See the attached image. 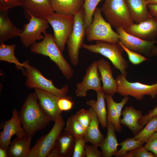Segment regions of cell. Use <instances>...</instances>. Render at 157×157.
Instances as JSON below:
<instances>
[{"label": "cell", "mask_w": 157, "mask_h": 157, "mask_svg": "<svg viewBox=\"0 0 157 157\" xmlns=\"http://www.w3.org/2000/svg\"><path fill=\"white\" fill-rule=\"evenodd\" d=\"M82 47L89 51L99 54L108 58L115 68L126 77L127 72L126 69L129 67V63L123 56L122 53L124 50L119 44L97 41L94 44H88L83 43Z\"/></svg>", "instance_id": "obj_3"}, {"label": "cell", "mask_w": 157, "mask_h": 157, "mask_svg": "<svg viewBox=\"0 0 157 157\" xmlns=\"http://www.w3.org/2000/svg\"><path fill=\"white\" fill-rule=\"evenodd\" d=\"M64 129L73 135L76 139L84 136L86 130L73 115L67 119Z\"/></svg>", "instance_id": "obj_31"}, {"label": "cell", "mask_w": 157, "mask_h": 157, "mask_svg": "<svg viewBox=\"0 0 157 157\" xmlns=\"http://www.w3.org/2000/svg\"><path fill=\"white\" fill-rule=\"evenodd\" d=\"M100 8L107 22L116 29L134 23L125 0H104Z\"/></svg>", "instance_id": "obj_4"}, {"label": "cell", "mask_w": 157, "mask_h": 157, "mask_svg": "<svg viewBox=\"0 0 157 157\" xmlns=\"http://www.w3.org/2000/svg\"><path fill=\"white\" fill-rule=\"evenodd\" d=\"M119 35V41L129 49L147 56H150L152 50L155 47L157 41L143 40L131 35L122 27L116 29Z\"/></svg>", "instance_id": "obj_13"}, {"label": "cell", "mask_w": 157, "mask_h": 157, "mask_svg": "<svg viewBox=\"0 0 157 157\" xmlns=\"http://www.w3.org/2000/svg\"><path fill=\"white\" fill-rule=\"evenodd\" d=\"M102 0H85L84 9V20L85 29L91 24L93 19L94 11L99 3Z\"/></svg>", "instance_id": "obj_33"}, {"label": "cell", "mask_w": 157, "mask_h": 157, "mask_svg": "<svg viewBox=\"0 0 157 157\" xmlns=\"http://www.w3.org/2000/svg\"><path fill=\"white\" fill-rule=\"evenodd\" d=\"M57 104L59 109L62 112L71 110L74 105L71 97L67 96L59 97Z\"/></svg>", "instance_id": "obj_37"}, {"label": "cell", "mask_w": 157, "mask_h": 157, "mask_svg": "<svg viewBox=\"0 0 157 157\" xmlns=\"http://www.w3.org/2000/svg\"><path fill=\"white\" fill-rule=\"evenodd\" d=\"M105 99L108 108L107 123H112L115 126V131L120 132L122 130V127L118 117L115 101L113 96L105 94Z\"/></svg>", "instance_id": "obj_29"}, {"label": "cell", "mask_w": 157, "mask_h": 157, "mask_svg": "<svg viewBox=\"0 0 157 157\" xmlns=\"http://www.w3.org/2000/svg\"><path fill=\"white\" fill-rule=\"evenodd\" d=\"M84 13L83 8L74 15V27L66 42L70 61L75 67L77 66L79 63V51L82 47L85 35Z\"/></svg>", "instance_id": "obj_7"}, {"label": "cell", "mask_w": 157, "mask_h": 157, "mask_svg": "<svg viewBox=\"0 0 157 157\" xmlns=\"http://www.w3.org/2000/svg\"><path fill=\"white\" fill-rule=\"evenodd\" d=\"M146 142L144 146L145 148L157 157V133H154Z\"/></svg>", "instance_id": "obj_38"}, {"label": "cell", "mask_w": 157, "mask_h": 157, "mask_svg": "<svg viewBox=\"0 0 157 157\" xmlns=\"http://www.w3.org/2000/svg\"><path fill=\"white\" fill-rule=\"evenodd\" d=\"M38 101L35 91L29 94L19 112L23 128L28 135L32 137L36 132L45 128L50 122L41 109Z\"/></svg>", "instance_id": "obj_1"}, {"label": "cell", "mask_w": 157, "mask_h": 157, "mask_svg": "<svg viewBox=\"0 0 157 157\" xmlns=\"http://www.w3.org/2000/svg\"><path fill=\"white\" fill-rule=\"evenodd\" d=\"M32 138L28 135L21 138L16 137L9 146V157H28L31 149Z\"/></svg>", "instance_id": "obj_24"}, {"label": "cell", "mask_w": 157, "mask_h": 157, "mask_svg": "<svg viewBox=\"0 0 157 157\" xmlns=\"http://www.w3.org/2000/svg\"><path fill=\"white\" fill-rule=\"evenodd\" d=\"M118 43L126 53L130 62L133 65H138L149 60L148 58L141 54L129 49L120 43L118 42Z\"/></svg>", "instance_id": "obj_35"}, {"label": "cell", "mask_w": 157, "mask_h": 157, "mask_svg": "<svg viewBox=\"0 0 157 157\" xmlns=\"http://www.w3.org/2000/svg\"><path fill=\"white\" fill-rule=\"evenodd\" d=\"M146 126L137 134L133 138L144 143L156 132L157 127V115L150 119Z\"/></svg>", "instance_id": "obj_30"}, {"label": "cell", "mask_w": 157, "mask_h": 157, "mask_svg": "<svg viewBox=\"0 0 157 157\" xmlns=\"http://www.w3.org/2000/svg\"><path fill=\"white\" fill-rule=\"evenodd\" d=\"M99 123L98 117L93 110L91 122L86 131L84 137L87 142L90 143L97 147H99L104 139V136L99 129Z\"/></svg>", "instance_id": "obj_27"}, {"label": "cell", "mask_w": 157, "mask_h": 157, "mask_svg": "<svg viewBox=\"0 0 157 157\" xmlns=\"http://www.w3.org/2000/svg\"><path fill=\"white\" fill-rule=\"evenodd\" d=\"M42 41L36 42L31 46V52L37 54L48 56L58 67L62 74L67 80L70 79L74 74V70L62 54L51 33L44 34Z\"/></svg>", "instance_id": "obj_2"}, {"label": "cell", "mask_w": 157, "mask_h": 157, "mask_svg": "<svg viewBox=\"0 0 157 157\" xmlns=\"http://www.w3.org/2000/svg\"><path fill=\"white\" fill-rule=\"evenodd\" d=\"M86 142L84 137L76 139L72 157H85V148Z\"/></svg>", "instance_id": "obj_36"}, {"label": "cell", "mask_w": 157, "mask_h": 157, "mask_svg": "<svg viewBox=\"0 0 157 157\" xmlns=\"http://www.w3.org/2000/svg\"><path fill=\"white\" fill-rule=\"evenodd\" d=\"M147 7L150 15L157 19V4H149Z\"/></svg>", "instance_id": "obj_44"}, {"label": "cell", "mask_w": 157, "mask_h": 157, "mask_svg": "<svg viewBox=\"0 0 157 157\" xmlns=\"http://www.w3.org/2000/svg\"><path fill=\"white\" fill-rule=\"evenodd\" d=\"M157 56V46L152 50L150 54V56L154 57Z\"/></svg>", "instance_id": "obj_46"}, {"label": "cell", "mask_w": 157, "mask_h": 157, "mask_svg": "<svg viewBox=\"0 0 157 157\" xmlns=\"http://www.w3.org/2000/svg\"><path fill=\"white\" fill-rule=\"evenodd\" d=\"M93 109L90 107L88 110L82 109L73 115L74 117L83 126L86 130L89 126L91 122L92 116Z\"/></svg>", "instance_id": "obj_34"}, {"label": "cell", "mask_w": 157, "mask_h": 157, "mask_svg": "<svg viewBox=\"0 0 157 157\" xmlns=\"http://www.w3.org/2000/svg\"><path fill=\"white\" fill-rule=\"evenodd\" d=\"M23 0H0V9L8 10L22 6Z\"/></svg>", "instance_id": "obj_39"}, {"label": "cell", "mask_w": 157, "mask_h": 157, "mask_svg": "<svg viewBox=\"0 0 157 157\" xmlns=\"http://www.w3.org/2000/svg\"><path fill=\"white\" fill-rule=\"evenodd\" d=\"M107 135L104 138L99 147L101 148L103 157H111L114 156L117 151L118 143L115 133V129L113 124L107 123Z\"/></svg>", "instance_id": "obj_25"}, {"label": "cell", "mask_w": 157, "mask_h": 157, "mask_svg": "<svg viewBox=\"0 0 157 157\" xmlns=\"http://www.w3.org/2000/svg\"><path fill=\"white\" fill-rule=\"evenodd\" d=\"M85 157H103L102 151H99L97 147L93 145L86 144L85 148Z\"/></svg>", "instance_id": "obj_40"}, {"label": "cell", "mask_w": 157, "mask_h": 157, "mask_svg": "<svg viewBox=\"0 0 157 157\" xmlns=\"http://www.w3.org/2000/svg\"><path fill=\"white\" fill-rule=\"evenodd\" d=\"M100 8L97 7L94 13L93 21L86 29L85 36L88 41L94 40L118 43L119 35L112 29L111 25L106 22L101 15Z\"/></svg>", "instance_id": "obj_5"}, {"label": "cell", "mask_w": 157, "mask_h": 157, "mask_svg": "<svg viewBox=\"0 0 157 157\" xmlns=\"http://www.w3.org/2000/svg\"><path fill=\"white\" fill-rule=\"evenodd\" d=\"M125 76L120 74L116 78L117 92L123 96H131L137 99L142 100L145 96H150L152 99L157 95V82L149 85L139 82L129 81Z\"/></svg>", "instance_id": "obj_9"}, {"label": "cell", "mask_w": 157, "mask_h": 157, "mask_svg": "<svg viewBox=\"0 0 157 157\" xmlns=\"http://www.w3.org/2000/svg\"><path fill=\"white\" fill-rule=\"evenodd\" d=\"M65 125L62 115L54 122L53 126L47 134L42 136L31 149L28 157H47L53 148Z\"/></svg>", "instance_id": "obj_10"}, {"label": "cell", "mask_w": 157, "mask_h": 157, "mask_svg": "<svg viewBox=\"0 0 157 157\" xmlns=\"http://www.w3.org/2000/svg\"><path fill=\"white\" fill-rule=\"evenodd\" d=\"M19 115V112L14 108L11 118L2 122L1 126L3 130L0 132V147L8 150L13 136L16 135V137L21 138L27 135L21 126Z\"/></svg>", "instance_id": "obj_12"}, {"label": "cell", "mask_w": 157, "mask_h": 157, "mask_svg": "<svg viewBox=\"0 0 157 157\" xmlns=\"http://www.w3.org/2000/svg\"><path fill=\"white\" fill-rule=\"evenodd\" d=\"M156 132L157 133V127L156 129Z\"/></svg>", "instance_id": "obj_48"}, {"label": "cell", "mask_w": 157, "mask_h": 157, "mask_svg": "<svg viewBox=\"0 0 157 157\" xmlns=\"http://www.w3.org/2000/svg\"><path fill=\"white\" fill-rule=\"evenodd\" d=\"M97 67L102 83V90L107 94L114 96L117 92V82L108 61L101 58L97 61Z\"/></svg>", "instance_id": "obj_18"}, {"label": "cell", "mask_w": 157, "mask_h": 157, "mask_svg": "<svg viewBox=\"0 0 157 157\" xmlns=\"http://www.w3.org/2000/svg\"><path fill=\"white\" fill-rule=\"evenodd\" d=\"M45 19L51 26L54 31L53 36L54 41L63 53L67 40L74 27V16L54 12Z\"/></svg>", "instance_id": "obj_8"}, {"label": "cell", "mask_w": 157, "mask_h": 157, "mask_svg": "<svg viewBox=\"0 0 157 157\" xmlns=\"http://www.w3.org/2000/svg\"><path fill=\"white\" fill-rule=\"evenodd\" d=\"M97 100L87 101L86 104L90 106L96 114L103 129L107 128V112L106 108L105 93L103 90L97 92Z\"/></svg>", "instance_id": "obj_26"}, {"label": "cell", "mask_w": 157, "mask_h": 157, "mask_svg": "<svg viewBox=\"0 0 157 157\" xmlns=\"http://www.w3.org/2000/svg\"><path fill=\"white\" fill-rule=\"evenodd\" d=\"M24 63L25 69L22 73L26 78L25 84L27 87L39 89L60 97L67 96L69 90L67 84L58 89L54 85L52 81L45 78L39 70L31 65L28 60Z\"/></svg>", "instance_id": "obj_6"}, {"label": "cell", "mask_w": 157, "mask_h": 157, "mask_svg": "<svg viewBox=\"0 0 157 157\" xmlns=\"http://www.w3.org/2000/svg\"><path fill=\"white\" fill-rule=\"evenodd\" d=\"M55 12L74 16L83 8L85 0H49Z\"/></svg>", "instance_id": "obj_22"}, {"label": "cell", "mask_w": 157, "mask_h": 157, "mask_svg": "<svg viewBox=\"0 0 157 157\" xmlns=\"http://www.w3.org/2000/svg\"><path fill=\"white\" fill-rule=\"evenodd\" d=\"M133 157H155L152 152H149L147 150L144 146L137 148L130 151Z\"/></svg>", "instance_id": "obj_41"}, {"label": "cell", "mask_w": 157, "mask_h": 157, "mask_svg": "<svg viewBox=\"0 0 157 157\" xmlns=\"http://www.w3.org/2000/svg\"><path fill=\"white\" fill-rule=\"evenodd\" d=\"M15 44L7 45L1 43L0 45V61H4L15 65L17 69L21 70L22 72L24 70V63H20L15 57L14 51Z\"/></svg>", "instance_id": "obj_28"}, {"label": "cell", "mask_w": 157, "mask_h": 157, "mask_svg": "<svg viewBox=\"0 0 157 157\" xmlns=\"http://www.w3.org/2000/svg\"><path fill=\"white\" fill-rule=\"evenodd\" d=\"M8 10L0 9V42L4 43L11 38L19 36L23 31L11 22L8 16Z\"/></svg>", "instance_id": "obj_21"}, {"label": "cell", "mask_w": 157, "mask_h": 157, "mask_svg": "<svg viewBox=\"0 0 157 157\" xmlns=\"http://www.w3.org/2000/svg\"><path fill=\"white\" fill-rule=\"evenodd\" d=\"M29 22L24 24L23 31L19 35L23 45L28 47L36 42L44 38V34L49 28V23L45 18H40L32 15L29 19Z\"/></svg>", "instance_id": "obj_11"}, {"label": "cell", "mask_w": 157, "mask_h": 157, "mask_svg": "<svg viewBox=\"0 0 157 157\" xmlns=\"http://www.w3.org/2000/svg\"><path fill=\"white\" fill-rule=\"evenodd\" d=\"M157 115V106L152 110H150L147 114L143 116L139 121L143 126L146 125L151 118Z\"/></svg>", "instance_id": "obj_42"}, {"label": "cell", "mask_w": 157, "mask_h": 157, "mask_svg": "<svg viewBox=\"0 0 157 157\" xmlns=\"http://www.w3.org/2000/svg\"><path fill=\"white\" fill-rule=\"evenodd\" d=\"M9 157L8 150L0 147V157Z\"/></svg>", "instance_id": "obj_45"}, {"label": "cell", "mask_w": 157, "mask_h": 157, "mask_svg": "<svg viewBox=\"0 0 157 157\" xmlns=\"http://www.w3.org/2000/svg\"><path fill=\"white\" fill-rule=\"evenodd\" d=\"M22 6L29 18L32 15L45 19L55 12L49 0H23Z\"/></svg>", "instance_id": "obj_19"}, {"label": "cell", "mask_w": 157, "mask_h": 157, "mask_svg": "<svg viewBox=\"0 0 157 157\" xmlns=\"http://www.w3.org/2000/svg\"><path fill=\"white\" fill-rule=\"evenodd\" d=\"M144 144L133 138H129L119 144L121 148L117 150L114 156L116 157H124L128 152L141 147Z\"/></svg>", "instance_id": "obj_32"}, {"label": "cell", "mask_w": 157, "mask_h": 157, "mask_svg": "<svg viewBox=\"0 0 157 157\" xmlns=\"http://www.w3.org/2000/svg\"><path fill=\"white\" fill-rule=\"evenodd\" d=\"M129 99L128 96H124L121 101L119 103L115 102V104L117 112L118 119L119 120L122 109L124 106L127 103Z\"/></svg>", "instance_id": "obj_43"}, {"label": "cell", "mask_w": 157, "mask_h": 157, "mask_svg": "<svg viewBox=\"0 0 157 157\" xmlns=\"http://www.w3.org/2000/svg\"><path fill=\"white\" fill-rule=\"evenodd\" d=\"M34 89L41 109L50 121L54 122L61 115L62 112L58 106V101L60 97L39 89Z\"/></svg>", "instance_id": "obj_16"}, {"label": "cell", "mask_w": 157, "mask_h": 157, "mask_svg": "<svg viewBox=\"0 0 157 157\" xmlns=\"http://www.w3.org/2000/svg\"><path fill=\"white\" fill-rule=\"evenodd\" d=\"M128 33L141 39L154 40L157 36V19L151 16L138 24L134 23L124 29Z\"/></svg>", "instance_id": "obj_15"}, {"label": "cell", "mask_w": 157, "mask_h": 157, "mask_svg": "<svg viewBox=\"0 0 157 157\" xmlns=\"http://www.w3.org/2000/svg\"><path fill=\"white\" fill-rule=\"evenodd\" d=\"M147 3L157 4V0H146Z\"/></svg>", "instance_id": "obj_47"}, {"label": "cell", "mask_w": 157, "mask_h": 157, "mask_svg": "<svg viewBox=\"0 0 157 157\" xmlns=\"http://www.w3.org/2000/svg\"><path fill=\"white\" fill-rule=\"evenodd\" d=\"M122 115V118L120 119V124L127 127L135 135L143 129V126L139 123L143 116L140 110L131 106H126Z\"/></svg>", "instance_id": "obj_20"}, {"label": "cell", "mask_w": 157, "mask_h": 157, "mask_svg": "<svg viewBox=\"0 0 157 157\" xmlns=\"http://www.w3.org/2000/svg\"><path fill=\"white\" fill-rule=\"evenodd\" d=\"M76 140L75 137L67 131L61 132L47 157H72Z\"/></svg>", "instance_id": "obj_17"}, {"label": "cell", "mask_w": 157, "mask_h": 157, "mask_svg": "<svg viewBox=\"0 0 157 157\" xmlns=\"http://www.w3.org/2000/svg\"><path fill=\"white\" fill-rule=\"evenodd\" d=\"M125 0L132 19L137 24L145 20L151 16L146 0Z\"/></svg>", "instance_id": "obj_23"}, {"label": "cell", "mask_w": 157, "mask_h": 157, "mask_svg": "<svg viewBox=\"0 0 157 157\" xmlns=\"http://www.w3.org/2000/svg\"><path fill=\"white\" fill-rule=\"evenodd\" d=\"M98 70L97 61H94L87 68L82 81L76 84L75 91L76 96L85 97L90 90H93L96 92L102 90L101 78Z\"/></svg>", "instance_id": "obj_14"}]
</instances>
